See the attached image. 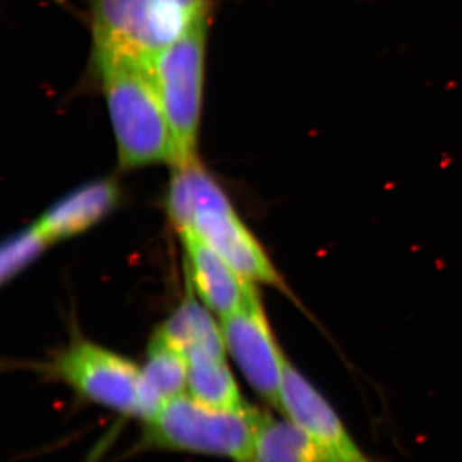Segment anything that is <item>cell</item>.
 I'll return each mask as SVG.
<instances>
[{
	"instance_id": "9",
	"label": "cell",
	"mask_w": 462,
	"mask_h": 462,
	"mask_svg": "<svg viewBox=\"0 0 462 462\" xmlns=\"http://www.w3.org/2000/svg\"><path fill=\"white\" fill-rule=\"evenodd\" d=\"M187 254V278L207 309L221 319L238 311L258 297L247 281L208 247L193 230L179 231Z\"/></svg>"
},
{
	"instance_id": "5",
	"label": "cell",
	"mask_w": 462,
	"mask_h": 462,
	"mask_svg": "<svg viewBox=\"0 0 462 462\" xmlns=\"http://www.w3.org/2000/svg\"><path fill=\"white\" fill-rule=\"evenodd\" d=\"M90 11L94 50L148 66L190 23L165 0H90Z\"/></svg>"
},
{
	"instance_id": "13",
	"label": "cell",
	"mask_w": 462,
	"mask_h": 462,
	"mask_svg": "<svg viewBox=\"0 0 462 462\" xmlns=\"http://www.w3.org/2000/svg\"><path fill=\"white\" fill-rule=\"evenodd\" d=\"M188 361L187 393L206 406L220 410H239L248 406L243 400L225 357L191 349Z\"/></svg>"
},
{
	"instance_id": "16",
	"label": "cell",
	"mask_w": 462,
	"mask_h": 462,
	"mask_svg": "<svg viewBox=\"0 0 462 462\" xmlns=\"http://www.w3.org/2000/svg\"><path fill=\"white\" fill-rule=\"evenodd\" d=\"M165 2L191 21L194 18L207 16L211 0H165Z\"/></svg>"
},
{
	"instance_id": "15",
	"label": "cell",
	"mask_w": 462,
	"mask_h": 462,
	"mask_svg": "<svg viewBox=\"0 0 462 462\" xmlns=\"http://www.w3.org/2000/svg\"><path fill=\"white\" fill-rule=\"evenodd\" d=\"M51 245V240L35 223L12 236L0 252V281L5 282L16 278Z\"/></svg>"
},
{
	"instance_id": "11",
	"label": "cell",
	"mask_w": 462,
	"mask_h": 462,
	"mask_svg": "<svg viewBox=\"0 0 462 462\" xmlns=\"http://www.w3.org/2000/svg\"><path fill=\"white\" fill-rule=\"evenodd\" d=\"M187 356L158 329L149 342L142 367V421L172 398L187 393Z\"/></svg>"
},
{
	"instance_id": "10",
	"label": "cell",
	"mask_w": 462,
	"mask_h": 462,
	"mask_svg": "<svg viewBox=\"0 0 462 462\" xmlns=\"http://www.w3.org/2000/svg\"><path fill=\"white\" fill-rule=\"evenodd\" d=\"M120 194L115 179L91 181L51 206L35 224L51 245L71 238L106 217L120 202Z\"/></svg>"
},
{
	"instance_id": "2",
	"label": "cell",
	"mask_w": 462,
	"mask_h": 462,
	"mask_svg": "<svg viewBox=\"0 0 462 462\" xmlns=\"http://www.w3.org/2000/svg\"><path fill=\"white\" fill-rule=\"evenodd\" d=\"M264 412L252 406L220 410L184 393L144 422L136 452L165 451L247 462Z\"/></svg>"
},
{
	"instance_id": "7",
	"label": "cell",
	"mask_w": 462,
	"mask_h": 462,
	"mask_svg": "<svg viewBox=\"0 0 462 462\" xmlns=\"http://www.w3.org/2000/svg\"><path fill=\"white\" fill-rule=\"evenodd\" d=\"M184 229L193 230L247 281L281 287L282 279L272 261L254 234L240 220L225 191L200 206Z\"/></svg>"
},
{
	"instance_id": "8",
	"label": "cell",
	"mask_w": 462,
	"mask_h": 462,
	"mask_svg": "<svg viewBox=\"0 0 462 462\" xmlns=\"http://www.w3.org/2000/svg\"><path fill=\"white\" fill-rule=\"evenodd\" d=\"M279 410L318 443L330 462H375L358 446L329 401L289 361Z\"/></svg>"
},
{
	"instance_id": "4",
	"label": "cell",
	"mask_w": 462,
	"mask_h": 462,
	"mask_svg": "<svg viewBox=\"0 0 462 462\" xmlns=\"http://www.w3.org/2000/svg\"><path fill=\"white\" fill-rule=\"evenodd\" d=\"M45 372L88 402L142 420V367L89 340L54 356Z\"/></svg>"
},
{
	"instance_id": "3",
	"label": "cell",
	"mask_w": 462,
	"mask_h": 462,
	"mask_svg": "<svg viewBox=\"0 0 462 462\" xmlns=\"http://www.w3.org/2000/svg\"><path fill=\"white\" fill-rule=\"evenodd\" d=\"M206 47L207 16L194 18L149 66L178 149L176 165L199 158Z\"/></svg>"
},
{
	"instance_id": "14",
	"label": "cell",
	"mask_w": 462,
	"mask_h": 462,
	"mask_svg": "<svg viewBox=\"0 0 462 462\" xmlns=\"http://www.w3.org/2000/svg\"><path fill=\"white\" fill-rule=\"evenodd\" d=\"M211 310L202 305L189 293L173 311L160 330L173 346L184 354L191 349L208 352L225 357L226 346L221 324L212 318Z\"/></svg>"
},
{
	"instance_id": "1",
	"label": "cell",
	"mask_w": 462,
	"mask_h": 462,
	"mask_svg": "<svg viewBox=\"0 0 462 462\" xmlns=\"http://www.w3.org/2000/svg\"><path fill=\"white\" fill-rule=\"evenodd\" d=\"M121 170L178 163V149L148 65L94 50Z\"/></svg>"
},
{
	"instance_id": "6",
	"label": "cell",
	"mask_w": 462,
	"mask_h": 462,
	"mask_svg": "<svg viewBox=\"0 0 462 462\" xmlns=\"http://www.w3.org/2000/svg\"><path fill=\"white\" fill-rule=\"evenodd\" d=\"M226 346L240 373L258 396L279 410L287 358L273 338L260 297L221 319Z\"/></svg>"
},
{
	"instance_id": "12",
	"label": "cell",
	"mask_w": 462,
	"mask_h": 462,
	"mask_svg": "<svg viewBox=\"0 0 462 462\" xmlns=\"http://www.w3.org/2000/svg\"><path fill=\"white\" fill-rule=\"evenodd\" d=\"M247 462H330L306 431L264 412Z\"/></svg>"
}]
</instances>
